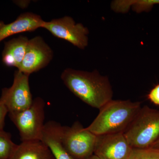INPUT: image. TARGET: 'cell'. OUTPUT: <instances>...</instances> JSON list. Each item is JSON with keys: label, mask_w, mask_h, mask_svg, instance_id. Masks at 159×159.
Listing matches in <instances>:
<instances>
[{"label": "cell", "mask_w": 159, "mask_h": 159, "mask_svg": "<svg viewBox=\"0 0 159 159\" xmlns=\"http://www.w3.org/2000/svg\"><path fill=\"white\" fill-rule=\"evenodd\" d=\"M61 77L70 91L93 108L99 109L112 99L113 93L109 80L97 70L89 72L66 69Z\"/></svg>", "instance_id": "obj_1"}, {"label": "cell", "mask_w": 159, "mask_h": 159, "mask_svg": "<svg viewBox=\"0 0 159 159\" xmlns=\"http://www.w3.org/2000/svg\"><path fill=\"white\" fill-rule=\"evenodd\" d=\"M141 107L140 102L112 99L99 109L98 116L86 129L97 136L124 133Z\"/></svg>", "instance_id": "obj_2"}, {"label": "cell", "mask_w": 159, "mask_h": 159, "mask_svg": "<svg viewBox=\"0 0 159 159\" xmlns=\"http://www.w3.org/2000/svg\"><path fill=\"white\" fill-rule=\"evenodd\" d=\"M124 134L133 148L151 147L159 139V110L141 107Z\"/></svg>", "instance_id": "obj_3"}, {"label": "cell", "mask_w": 159, "mask_h": 159, "mask_svg": "<svg viewBox=\"0 0 159 159\" xmlns=\"http://www.w3.org/2000/svg\"><path fill=\"white\" fill-rule=\"evenodd\" d=\"M45 107L43 99L37 97L29 108L9 113V118L18 129L22 142L40 141L45 124Z\"/></svg>", "instance_id": "obj_4"}, {"label": "cell", "mask_w": 159, "mask_h": 159, "mask_svg": "<svg viewBox=\"0 0 159 159\" xmlns=\"http://www.w3.org/2000/svg\"><path fill=\"white\" fill-rule=\"evenodd\" d=\"M97 135L78 121L70 127L64 126L63 143L66 151L74 159H88L94 155Z\"/></svg>", "instance_id": "obj_5"}, {"label": "cell", "mask_w": 159, "mask_h": 159, "mask_svg": "<svg viewBox=\"0 0 159 159\" xmlns=\"http://www.w3.org/2000/svg\"><path fill=\"white\" fill-rule=\"evenodd\" d=\"M29 75L18 70L15 72L12 85L2 89L0 102L9 113L22 111L30 107L33 102L29 83Z\"/></svg>", "instance_id": "obj_6"}, {"label": "cell", "mask_w": 159, "mask_h": 159, "mask_svg": "<svg viewBox=\"0 0 159 159\" xmlns=\"http://www.w3.org/2000/svg\"><path fill=\"white\" fill-rule=\"evenodd\" d=\"M42 28L55 37L66 41L77 47L84 49L88 45V29L81 23H76L69 16L44 21Z\"/></svg>", "instance_id": "obj_7"}, {"label": "cell", "mask_w": 159, "mask_h": 159, "mask_svg": "<svg viewBox=\"0 0 159 159\" xmlns=\"http://www.w3.org/2000/svg\"><path fill=\"white\" fill-rule=\"evenodd\" d=\"M53 52L42 37L29 39L25 54L18 70L30 76L47 66L53 59Z\"/></svg>", "instance_id": "obj_8"}, {"label": "cell", "mask_w": 159, "mask_h": 159, "mask_svg": "<svg viewBox=\"0 0 159 159\" xmlns=\"http://www.w3.org/2000/svg\"><path fill=\"white\" fill-rule=\"evenodd\" d=\"M133 148L123 133L97 136L94 154L100 159H128Z\"/></svg>", "instance_id": "obj_9"}, {"label": "cell", "mask_w": 159, "mask_h": 159, "mask_svg": "<svg viewBox=\"0 0 159 159\" xmlns=\"http://www.w3.org/2000/svg\"><path fill=\"white\" fill-rule=\"evenodd\" d=\"M44 21L40 16L29 12L20 15L14 21L9 24H6L0 21V43L15 34L31 32L42 28Z\"/></svg>", "instance_id": "obj_10"}, {"label": "cell", "mask_w": 159, "mask_h": 159, "mask_svg": "<svg viewBox=\"0 0 159 159\" xmlns=\"http://www.w3.org/2000/svg\"><path fill=\"white\" fill-rule=\"evenodd\" d=\"M64 126L54 121L45 123L40 141L48 146L55 159H74L66 151L63 143Z\"/></svg>", "instance_id": "obj_11"}, {"label": "cell", "mask_w": 159, "mask_h": 159, "mask_svg": "<svg viewBox=\"0 0 159 159\" xmlns=\"http://www.w3.org/2000/svg\"><path fill=\"white\" fill-rule=\"evenodd\" d=\"M29 39L26 36L21 35L5 42L2 53V61L5 66L18 69L25 54Z\"/></svg>", "instance_id": "obj_12"}, {"label": "cell", "mask_w": 159, "mask_h": 159, "mask_svg": "<svg viewBox=\"0 0 159 159\" xmlns=\"http://www.w3.org/2000/svg\"><path fill=\"white\" fill-rule=\"evenodd\" d=\"M10 159H55L48 146L38 140L21 142Z\"/></svg>", "instance_id": "obj_13"}, {"label": "cell", "mask_w": 159, "mask_h": 159, "mask_svg": "<svg viewBox=\"0 0 159 159\" xmlns=\"http://www.w3.org/2000/svg\"><path fill=\"white\" fill-rule=\"evenodd\" d=\"M156 5H159V0H128L114 1L111 7L116 12L125 13L128 11L131 6L134 11L141 13L148 12Z\"/></svg>", "instance_id": "obj_14"}, {"label": "cell", "mask_w": 159, "mask_h": 159, "mask_svg": "<svg viewBox=\"0 0 159 159\" xmlns=\"http://www.w3.org/2000/svg\"><path fill=\"white\" fill-rule=\"evenodd\" d=\"M17 146L11 140V134L0 130V159H10Z\"/></svg>", "instance_id": "obj_15"}, {"label": "cell", "mask_w": 159, "mask_h": 159, "mask_svg": "<svg viewBox=\"0 0 159 159\" xmlns=\"http://www.w3.org/2000/svg\"><path fill=\"white\" fill-rule=\"evenodd\" d=\"M128 159H159V148H133Z\"/></svg>", "instance_id": "obj_16"}, {"label": "cell", "mask_w": 159, "mask_h": 159, "mask_svg": "<svg viewBox=\"0 0 159 159\" xmlns=\"http://www.w3.org/2000/svg\"><path fill=\"white\" fill-rule=\"evenodd\" d=\"M147 98L152 103L159 106V84L151 90L147 95Z\"/></svg>", "instance_id": "obj_17"}, {"label": "cell", "mask_w": 159, "mask_h": 159, "mask_svg": "<svg viewBox=\"0 0 159 159\" xmlns=\"http://www.w3.org/2000/svg\"><path fill=\"white\" fill-rule=\"evenodd\" d=\"M9 111L4 104L0 102V130H4L5 125V119Z\"/></svg>", "instance_id": "obj_18"}, {"label": "cell", "mask_w": 159, "mask_h": 159, "mask_svg": "<svg viewBox=\"0 0 159 159\" xmlns=\"http://www.w3.org/2000/svg\"><path fill=\"white\" fill-rule=\"evenodd\" d=\"M151 147H153V148H159V139L154 144H153V145Z\"/></svg>", "instance_id": "obj_19"}, {"label": "cell", "mask_w": 159, "mask_h": 159, "mask_svg": "<svg viewBox=\"0 0 159 159\" xmlns=\"http://www.w3.org/2000/svg\"><path fill=\"white\" fill-rule=\"evenodd\" d=\"M88 159H99L98 157H97V156L95 155H93V156H92L91 157H90Z\"/></svg>", "instance_id": "obj_20"}]
</instances>
